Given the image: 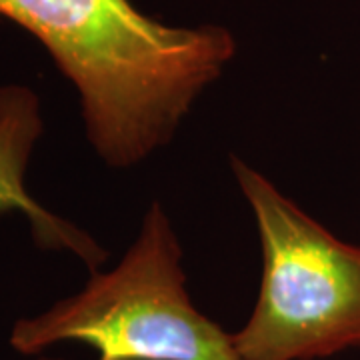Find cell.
<instances>
[{"label": "cell", "mask_w": 360, "mask_h": 360, "mask_svg": "<svg viewBox=\"0 0 360 360\" xmlns=\"http://www.w3.org/2000/svg\"><path fill=\"white\" fill-rule=\"evenodd\" d=\"M77 90L86 139L108 167L165 146L236 54L219 25L172 26L130 0H0Z\"/></svg>", "instance_id": "1"}, {"label": "cell", "mask_w": 360, "mask_h": 360, "mask_svg": "<svg viewBox=\"0 0 360 360\" xmlns=\"http://www.w3.org/2000/svg\"><path fill=\"white\" fill-rule=\"evenodd\" d=\"M8 342L25 356L80 342L96 360H243L231 333L193 304L182 248L158 202L116 269L94 270L80 292L18 319Z\"/></svg>", "instance_id": "2"}, {"label": "cell", "mask_w": 360, "mask_h": 360, "mask_svg": "<svg viewBox=\"0 0 360 360\" xmlns=\"http://www.w3.org/2000/svg\"><path fill=\"white\" fill-rule=\"evenodd\" d=\"M257 220L262 281L246 324L232 333L243 360H321L360 348V245L345 243L231 156Z\"/></svg>", "instance_id": "3"}, {"label": "cell", "mask_w": 360, "mask_h": 360, "mask_svg": "<svg viewBox=\"0 0 360 360\" xmlns=\"http://www.w3.org/2000/svg\"><path fill=\"white\" fill-rule=\"evenodd\" d=\"M44 122L39 94L25 84L0 86V212H20L34 243L49 250H66L90 272L101 270L106 250L89 232L60 219L26 188V170Z\"/></svg>", "instance_id": "4"}, {"label": "cell", "mask_w": 360, "mask_h": 360, "mask_svg": "<svg viewBox=\"0 0 360 360\" xmlns=\"http://www.w3.org/2000/svg\"><path fill=\"white\" fill-rule=\"evenodd\" d=\"M37 360H65V359H54V356H39Z\"/></svg>", "instance_id": "5"}]
</instances>
